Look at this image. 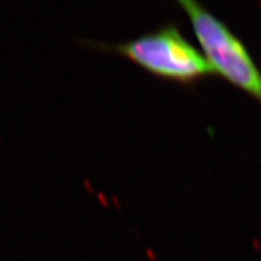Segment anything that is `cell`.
Segmentation results:
<instances>
[{"instance_id":"cell-2","label":"cell","mask_w":261,"mask_h":261,"mask_svg":"<svg viewBox=\"0 0 261 261\" xmlns=\"http://www.w3.org/2000/svg\"><path fill=\"white\" fill-rule=\"evenodd\" d=\"M203 55L215 74L233 84L261 103V71L249 52L220 19L201 4L180 0Z\"/></svg>"},{"instance_id":"cell-1","label":"cell","mask_w":261,"mask_h":261,"mask_svg":"<svg viewBox=\"0 0 261 261\" xmlns=\"http://www.w3.org/2000/svg\"><path fill=\"white\" fill-rule=\"evenodd\" d=\"M99 46L121 55L163 80L190 84L215 75L204 55L196 50L173 24L163 25L129 41Z\"/></svg>"}]
</instances>
